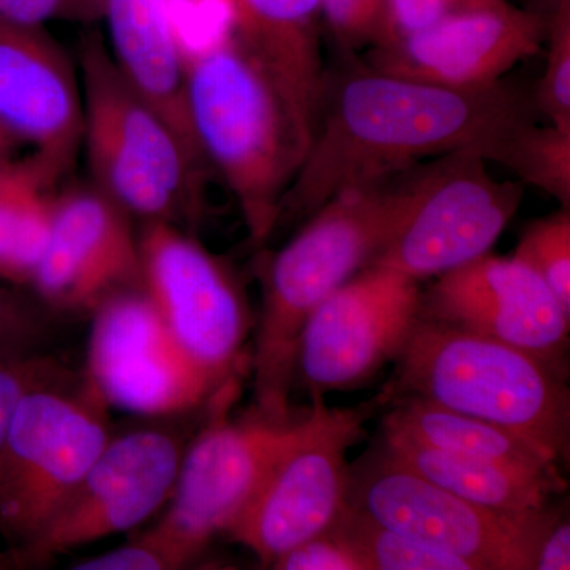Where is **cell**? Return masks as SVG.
<instances>
[{
    "label": "cell",
    "instance_id": "obj_1",
    "mask_svg": "<svg viewBox=\"0 0 570 570\" xmlns=\"http://www.w3.org/2000/svg\"><path fill=\"white\" fill-rule=\"evenodd\" d=\"M535 112L532 96L504 81L453 89L370 66L326 75L313 141L279 224L306 219L344 187L452 153H479L521 183L539 127Z\"/></svg>",
    "mask_w": 570,
    "mask_h": 570
},
{
    "label": "cell",
    "instance_id": "obj_2",
    "mask_svg": "<svg viewBox=\"0 0 570 570\" xmlns=\"http://www.w3.org/2000/svg\"><path fill=\"white\" fill-rule=\"evenodd\" d=\"M422 163L344 187L262 268V311L253 356L255 407L288 417L296 352L307 318L371 266L414 202Z\"/></svg>",
    "mask_w": 570,
    "mask_h": 570
},
{
    "label": "cell",
    "instance_id": "obj_3",
    "mask_svg": "<svg viewBox=\"0 0 570 570\" xmlns=\"http://www.w3.org/2000/svg\"><path fill=\"white\" fill-rule=\"evenodd\" d=\"M186 86L198 148L235 195L250 239L262 245L279 224L311 135L230 29L187 48Z\"/></svg>",
    "mask_w": 570,
    "mask_h": 570
},
{
    "label": "cell",
    "instance_id": "obj_4",
    "mask_svg": "<svg viewBox=\"0 0 570 570\" xmlns=\"http://www.w3.org/2000/svg\"><path fill=\"white\" fill-rule=\"evenodd\" d=\"M384 389L504 428L560 466L569 459L566 373L499 341L420 317Z\"/></svg>",
    "mask_w": 570,
    "mask_h": 570
},
{
    "label": "cell",
    "instance_id": "obj_5",
    "mask_svg": "<svg viewBox=\"0 0 570 570\" xmlns=\"http://www.w3.org/2000/svg\"><path fill=\"white\" fill-rule=\"evenodd\" d=\"M82 145L94 186L129 216L194 227L204 212V164L135 91L102 36H82Z\"/></svg>",
    "mask_w": 570,
    "mask_h": 570
},
{
    "label": "cell",
    "instance_id": "obj_6",
    "mask_svg": "<svg viewBox=\"0 0 570 570\" xmlns=\"http://www.w3.org/2000/svg\"><path fill=\"white\" fill-rule=\"evenodd\" d=\"M387 403L384 392L354 407H328L314 396L295 438L224 534L269 568L285 551L335 527L348 508V449Z\"/></svg>",
    "mask_w": 570,
    "mask_h": 570
},
{
    "label": "cell",
    "instance_id": "obj_7",
    "mask_svg": "<svg viewBox=\"0 0 570 570\" xmlns=\"http://www.w3.org/2000/svg\"><path fill=\"white\" fill-rule=\"evenodd\" d=\"M348 508L382 527L469 562L474 570H532L540 539L560 515L505 513L464 501L377 448L351 466Z\"/></svg>",
    "mask_w": 570,
    "mask_h": 570
},
{
    "label": "cell",
    "instance_id": "obj_8",
    "mask_svg": "<svg viewBox=\"0 0 570 570\" xmlns=\"http://www.w3.org/2000/svg\"><path fill=\"white\" fill-rule=\"evenodd\" d=\"M22 397L0 445V532L20 551L37 539L110 441L107 404L86 382Z\"/></svg>",
    "mask_w": 570,
    "mask_h": 570
},
{
    "label": "cell",
    "instance_id": "obj_9",
    "mask_svg": "<svg viewBox=\"0 0 570 570\" xmlns=\"http://www.w3.org/2000/svg\"><path fill=\"white\" fill-rule=\"evenodd\" d=\"M238 389L224 390L209 404L204 428L184 452L171 508L156 524L190 561L204 553L214 535L227 531L291 444L303 417H273L257 407L245 417H230Z\"/></svg>",
    "mask_w": 570,
    "mask_h": 570
},
{
    "label": "cell",
    "instance_id": "obj_10",
    "mask_svg": "<svg viewBox=\"0 0 570 570\" xmlns=\"http://www.w3.org/2000/svg\"><path fill=\"white\" fill-rule=\"evenodd\" d=\"M487 164L474 151L423 163L403 224L371 266L422 283L489 254L519 212L524 184L499 181Z\"/></svg>",
    "mask_w": 570,
    "mask_h": 570
},
{
    "label": "cell",
    "instance_id": "obj_11",
    "mask_svg": "<svg viewBox=\"0 0 570 570\" xmlns=\"http://www.w3.org/2000/svg\"><path fill=\"white\" fill-rule=\"evenodd\" d=\"M138 247L142 291L171 335L217 382H238L254 318L234 269L175 224L145 223Z\"/></svg>",
    "mask_w": 570,
    "mask_h": 570
},
{
    "label": "cell",
    "instance_id": "obj_12",
    "mask_svg": "<svg viewBox=\"0 0 570 570\" xmlns=\"http://www.w3.org/2000/svg\"><path fill=\"white\" fill-rule=\"evenodd\" d=\"M91 316L85 382L107 406L168 417L239 385L220 384L184 351L141 285L108 296Z\"/></svg>",
    "mask_w": 570,
    "mask_h": 570
},
{
    "label": "cell",
    "instance_id": "obj_13",
    "mask_svg": "<svg viewBox=\"0 0 570 570\" xmlns=\"http://www.w3.org/2000/svg\"><path fill=\"white\" fill-rule=\"evenodd\" d=\"M422 288L395 269L367 266L325 298L303 326L295 384L311 396L362 389L396 362L420 318Z\"/></svg>",
    "mask_w": 570,
    "mask_h": 570
},
{
    "label": "cell",
    "instance_id": "obj_14",
    "mask_svg": "<svg viewBox=\"0 0 570 570\" xmlns=\"http://www.w3.org/2000/svg\"><path fill=\"white\" fill-rule=\"evenodd\" d=\"M184 452L183 439L159 428L110 438L22 557L45 561L145 523L174 493Z\"/></svg>",
    "mask_w": 570,
    "mask_h": 570
},
{
    "label": "cell",
    "instance_id": "obj_15",
    "mask_svg": "<svg viewBox=\"0 0 570 570\" xmlns=\"http://www.w3.org/2000/svg\"><path fill=\"white\" fill-rule=\"evenodd\" d=\"M420 317L521 348L566 371L570 316L532 269L487 254L434 277Z\"/></svg>",
    "mask_w": 570,
    "mask_h": 570
},
{
    "label": "cell",
    "instance_id": "obj_16",
    "mask_svg": "<svg viewBox=\"0 0 570 570\" xmlns=\"http://www.w3.org/2000/svg\"><path fill=\"white\" fill-rule=\"evenodd\" d=\"M29 284L45 305L73 314H92L108 296L141 285L129 214L96 186L55 195L50 235Z\"/></svg>",
    "mask_w": 570,
    "mask_h": 570
},
{
    "label": "cell",
    "instance_id": "obj_17",
    "mask_svg": "<svg viewBox=\"0 0 570 570\" xmlns=\"http://www.w3.org/2000/svg\"><path fill=\"white\" fill-rule=\"evenodd\" d=\"M0 122L32 146L48 187L69 174L82 145L80 77L45 26L0 20Z\"/></svg>",
    "mask_w": 570,
    "mask_h": 570
},
{
    "label": "cell",
    "instance_id": "obj_18",
    "mask_svg": "<svg viewBox=\"0 0 570 570\" xmlns=\"http://www.w3.org/2000/svg\"><path fill=\"white\" fill-rule=\"evenodd\" d=\"M546 18L523 7L456 14L371 48V69L453 89L502 81L517 63L543 51Z\"/></svg>",
    "mask_w": 570,
    "mask_h": 570
},
{
    "label": "cell",
    "instance_id": "obj_19",
    "mask_svg": "<svg viewBox=\"0 0 570 570\" xmlns=\"http://www.w3.org/2000/svg\"><path fill=\"white\" fill-rule=\"evenodd\" d=\"M104 20L124 78L163 116L187 151L209 168L190 126L186 45L171 0H107Z\"/></svg>",
    "mask_w": 570,
    "mask_h": 570
},
{
    "label": "cell",
    "instance_id": "obj_20",
    "mask_svg": "<svg viewBox=\"0 0 570 570\" xmlns=\"http://www.w3.org/2000/svg\"><path fill=\"white\" fill-rule=\"evenodd\" d=\"M230 31L268 71L314 137L325 91L321 0H225Z\"/></svg>",
    "mask_w": 570,
    "mask_h": 570
},
{
    "label": "cell",
    "instance_id": "obj_21",
    "mask_svg": "<svg viewBox=\"0 0 570 570\" xmlns=\"http://www.w3.org/2000/svg\"><path fill=\"white\" fill-rule=\"evenodd\" d=\"M381 448L434 485L498 512L527 513L549 508L551 499L564 493L568 487L562 475H532L489 461L466 459L420 444L395 431L384 430Z\"/></svg>",
    "mask_w": 570,
    "mask_h": 570
},
{
    "label": "cell",
    "instance_id": "obj_22",
    "mask_svg": "<svg viewBox=\"0 0 570 570\" xmlns=\"http://www.w3.org/2000/svg\"><path fill=\"white\" fill-rule=\"evenodd\" d=\"M393 407L385 415L382 430L395 431L420 444L455 453L466 459L489 461L532 475H562L560 466L550 463L504 428L459 414L415 396L390 400Z\"/></svg>",
    "mask_w": 570,
    "mask_h": 570
},
{
    "label": "cell",
    "instance_id": "obj_23",
    "mask_svg": "<svg viewBox=\"0 0 570 570\" xmlns=\"http://www.w3.org/2000/svg\"><path fill=\"white\" fill-rule=\"evenodd\" d=\"M51 187L28 159L0 168V277L29 284L39 264L52 214Z\"/></svg>",
    "mask_w": 570,
    "mask_h": 570
},
{
    "label": "cell",
    "instance_id": "obj_24",
    "mask_svg": "<svg viewBox=\"0 0 570 570\" xmlns=\"http://www.w3.org/2000/svg\"><path fill=\"white\" fill-rule=\"evenodd\" d=\"M335 528L358 551L366 570H474L455 554L389 530L351 508Z\"/></svg>",
    "mask_w": 570,
    "mask_h": 570
},
{
    "label": "cell",
    "instance_id": "obj_25",
    "mask_svg": "<svg viewBox=\"0 0 570 570\" xmlns=\"http://www.w3.org/2000/svg\"><path fill=\"white\" fill-rule=\"evenodd\" d=\"M512 257L546 283L570 316V209L528 225Z\"/></svg>",
    "mask_w": 570,
    "mask_h": 570
},
{
    "label": "cell",
    "instance_id": "obj_26",
    "mask_svg": "<svg viewBox=\"0 0 570 570\" xmlns=\"http://www.w3.org/2000/svg\"><path fill=\"white\" fill-rule=\"evenodd\" d=\"M543 51L546 70L532 94L535 110L551 126L570 130V0L547 14Z\"/></svg>",
    "mask_w": 570,
    "mask_h": 570
},
{
    "label": "cell",
    "instance_id": "obj_27",
    "mask_svg": "<svg viewBox=\"0 0 570 570\" xmlns=\"http://www.w3.org/2000/svg\"><path fill=\"white\" fill-rule=\"evenodd\" d=\"M62 384H73V376L52 360L33 354L0 355V445L22 397Z\"/></svg>",
    "mask_w": 570,
    "mask_h": 570
},
{
    "label": "cell",
    "instance_id": "obj_28",
    "mask_svg": "<svg viewBox=\"0 0 570 570\" xmlns=\"http://www.w3.org/2000/svg\"><path fill=\"white\" fill-rule=\"evenodd\" d=\"M509 3V0H385L384 32L376 47L403 39L456 14L501 9Z\"/></svg>",
    "mask_w": 570,
    "mask_h": 570
},
{
    "label": "cell",
    "instance_id": "obj_29",
    "mask_svg": "<svg viewBox=\"0 0 570 570\" xmlns=\"http://www.w3.org/2000/svg\"><path fill=\"white\" fill-rule=\"evenodd\" d=\"M322 21L347 51L376 47L384 32L385 0H321Z\"/></svg>",
    "mask_w": 570,
    "mask_h": 570
},
{
    "label": "cell",
    "instance_id": "obj_30",
    "mask_svg": "<svg viewBox=\"0 0 570 570\" xmlns=\"http://www.w3.org/2000/svg\"><path fill=\"white\" fill-rule=\"evenodd\" d=\"M189 564L154 528L140 538L71 566L77 570H174Z\"/></svg>",
    "mask_w": 570,
    "mask_h": 570
},
{
    "label": "cell",
    "instance_id": "obj_31",
    "mask_svg": "<svg viewBox=\"0 0 570 570\" xmlns=\"http://www.w3.org/2000/svg\"><path fill=\"white\" fill-rule=\"evenodd\" d=\"M269 568L277 570H366L358 551L335 527L281 554Z\"/></svg>",
    "mask_w": 570,
    "mask_h": 570
},
{
    "label": "cell",
    "instance_id": "obj_32",
    "mask_svg": "<svg viewBox=\"0 0 570 570\" xmlns=\"http://www.w3.org/2000/svg\"><path fill=\"white\" fill-rule=\"evenodd\" d=\"M107 0H0V20L17 24L47 22L94 24L104 20Z\"/></svg>",
    "mask_w": 570,
    "mask_h": 570
},
{
    "label": "cell",
    "instance_id": "obj_33",
    "mask_svg": "<svg viewBox=\"0 0 570 570\" xmlns=\"http://www.w3.org/2000/svg\"><path fill=\"white\" fill-rule=\"evenodd\" d=\"M39 313L7 288H0V355H28L41 340Z\"/></svg>",
    "mask_w": 570,
    "mask_h": 570
},
{
    "label": "cell",
    "instance_id": "obj_34",
    "mask_svg": "<svg viewBox=\"0 0 570 570\" xmlns=\"http://www.w3.org/2000/svg\"><path fill=\"white\" fill-rule=\"evenodd\" d=\"M570 569V523L568 515H560L550 524L540 539L534 554L532 570H569Z\"/></svg>",
    "mask_w": 570,
    "mask_h": 570
},
{
    "label": "cell",
    "instance_id": "obj_35",
    "mask_svg": "<svg viewBox=\"0 0 570 570\" xmlns=\"http://www.w3.org/2000/svg\"><path fill=\"white\" fill-rule=\"evenodd\" d=\"M20 146L21 142L0 122V168L9 167V165L17 163L14 154H17Z\"/></svg>",
    "mask_w": 570,
    "mask_h": 570
},
{
    "label": "cell",
    "instance_id": "obj_36",
    "mask_svg": "<svg viewBox=\"0 0 570 570\" xmlns=\"http://www.w3.org/2000/svg\"><path fill=\"white\" fill-rule=\"evenodd\" d=\"M528 2H530V6L524 7V9L534 11V13L542 14L546 18L547 14L557 10L566 0H528Z\"/></svg>",
    "mask_w": 570,
    "mask_h": 570
}]
</instances>
